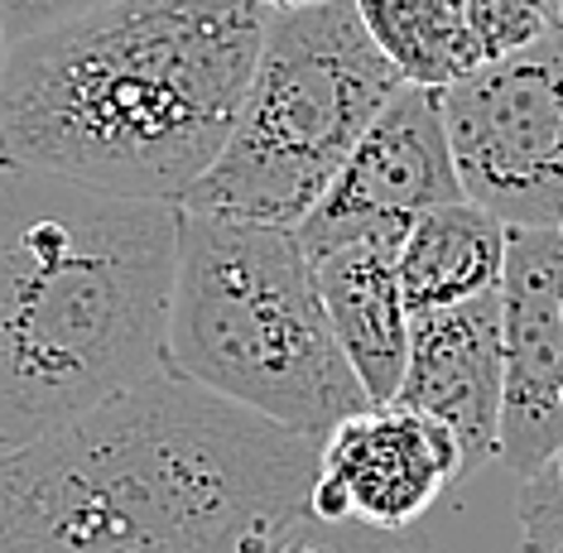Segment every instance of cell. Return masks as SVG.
<instances>
[{
    "label": "cell",
    "instance_id": "6da1fadb",
    "mask_svg": "<svg viewBox=\"0 0 563 553\" xmlns=\"http://www.w3.org/2000/svg\"><path fill=\"white\" fill-rule=\"evenodd\" d=\"M313 477L318 439L150 370L0 453V553H271Z\"/></svg>",
    "mask_w": 563,
    "mask_h": 553
},
{
    "label": "cell",
    "instance_id": "7a4b0ae2",
    "mask_svg": "<svg viewBox=\"0 0 563 553\" xmlns=\"http://www.w3.org/2000/svg\"><path fill=\"white\" fill-rule=\"evenodd\" d=\"M261 34L255 0H117L10 44L0 169L178 208L232 140Z\"/></svg>",
    "mask_w": 563,
    "mask_h": 553
},
{
    "label": "cell",
    "instance_id": "3957f363",
    "mask_svg": "<svg viewBox=\"0 0 563 553\" xmlns=\"http://www.w3.org/2000/svg\"><path fill=\"white\" fill-rule=\"evenodd\" d=\"M178 208L0 169V453L159 370Z\"/></svg>",
    "mask_w": 563,
    "mask_h": 553
},
{
    "label": "cell",
    "instance_id": "277c9868",
    "mask_svg": "<svg viewBox=\"0 0 563 553\" xmlns=\"http://www.w3.org/2000/svg\"><path fill=\"white\" fill-rule=\"evenodd\" d=\"M159 370L318 443L371 409L289 226L178 208Z\"/></svg>",
    "mask_w": 563,
    "mask_h": 553
},
{
    "label": "cell",
    "instance_id": "5b68a950",
    "mask_svg": "<svg viewBox=\"0 0 563 553\" xmlns=\"http://www.w3.org/2000/svg\"><path fill=\"white\" fill-rule=\"evenodd\" d=\"M400 87V68L366 34L356 0L265 10L232 140L178 208L294 231Z\"/></svg>",
    "mask_w": 563,
    "mask_h": 553
},
{
    "label": "cell",
    "instance_id": "8992f818",
    "mask_svg": "<svg viewBox=\"0 0 563 553\" xmlns=\"http://www.w3.org/2000/svg\"><path fill=\"white\" fill-rule=\"evenodd\" d=\"M463 198L510 231L563 226V34L482 63L439 92Z\"/></svg>",
    "mask_w": 563,
    "mask_h": 553
},
{
    "label": "cell",
    "instance_id": "52a82bcc",
    "mask_svg": "<svg viewBox=\"0 0 563 553\" xmlns=\"http://www.w3.org/2000/svg\"><path fill=\"white\" fill-rule=\"evenodd\" d=\"M448 202H463V184L448 150L443 101L433 87L405 82L366 125V135L356 140L309 217L294 226V236L309 261H323L352 241L400 246L419 217Z\"/></svg>",
    "mask_w": 563,
    "mask_h": 553
},
{
    "label": "cell",
    "instance_id": "ba28073f",
    "mask_svg": "<svg viewBox=\"0 0 563 553\" xmlns=\"http://www.w3.org/2000/svg\"><path fill=\"white\" fill-rule=\"evenodd\" d=\"M463 477V447L439 419L405 405H376L342 419L318 443L309 520L395 534Z\"/></svg>",
    "mask_w": 563,
    "mask_h": 553
},
{
    "label": "cell",
    "instance_id": "9c48e42d",
    "mask_svg": "<svg viewBox=\"0 0 563 553\" xmlns=\"http://www.w3.org/2000/svg\"><path fill=\"white\" fill-rule=\"evenodd\" d=\"M501 447L525 482L563 443V226L510 231L501 275Z\"/></svg>",
    "mask_w": 563,
    "mask_h": 553
},
{
    "label": "cell",
    "instance_id": "30bf717a",
    "mask_svg": "<svg viewBox=\"0 0 563 553\" xmlns=\"http://www.w3.org/2000/svg\"><path fill=\"white\" fill-rule=\"evenodd\" d=\"M501 289L409 318V362L390 405L439 419L463 447V472L486 467L501 447Z\"/></svg>",
    "mask_w": 563,
    "mask_h": 553
},
{
    "label": "cell",
    "instance_id": "8fae6325",
    "mask_svg": "<svg viewBox=\"0 0 563 553\" xmlns=\"http://www.w3.org/2000/svg\"><path fill=\"white\" fill-rule=\"evenodd\" d=\"M395 255L400 246H386V241H352L313 261L332 338L362 380L371 409L395 400L409 362V308Z\"/></svg>",
    "mask_w": 563,
    "mask_h": 553
},
{
    "label": "cell",
    "instance_id": "7c38bea8",
    "mask_svg": "<svg viewBox=\"0 0 563 553\" xmlns=\"http://www.w3.org/2000/svg\"><path fill=\"white\" fill-rule=\"evenodd\" d=\"M510 226H501L477 202H448L424 212L405 231L395 269L409 318L433 308H457L501 289Z\"/></svg>",
    "mask_w": 563,
    "mask_h": 553
},
{
    "label": "cell",
    "instance_id": "4fadbf2b",
    "mask_svg": "<svg viewBox=\"0 0 563 553\" xmlns=\"http://www.w3.org/2000/svg\"><path fill=\"white\" fill-rule=\"evenodd\" d=\"M356 15L380 54L415 87L443 92L482 68L463 0H356Z\"/></svg>",
    "mask_w": 563,
    "mask_h": 553
},
{
    "label": "cell",
    "instance_id": "5bb4252c",
    "mask_svg": "<svg viewBox=\"0 0 563 553\" xmlns=\"http://www.w3.org/2000/svg\"><path fill=\"white\" fill-rule=\"evenodd\" d=\"M463 10H467V30L482 63L516 54V48L534 44L540 34L554 30L549 0H463Z\"/></svg>",
    "mask_w": 563,
    "mask_h": 553
},
{
    "label": "cell",
    "instance_id": "9a60e30c",
    "mask_svg": "<svg viewBox=\"0 0 563 553\" xmlns=\"http://www.w3.org/2000/svg\"><path fill=\"white\" fill-rule=\"evenodd\" d=\"M516 516L525 553H563V443L544 467H534L520 482Z\"/></svg>",
    "mask_w": 563,
    "mask_h": 553
},
{
    "label": "cell",
    "instance_id": "2e32d148",
    "mask_svg": "<svg viewBox=\"0 0 563 553\" xmlns=\"http://www.w3.org/2000/svg\"><path fill=\"white\" fill-rule=\"evenodd\" d=\"M107 5H117V0H0V38H5V48L24 44V38L63 30V24L87 20Z\"/></svg>",
    "mask_w": 563,
    "mask_h": 553
},
{
    "label": "cell",
    "instance_id": "e0dca14e",
    "mask_svg": "<svg viewBox=\"0 0 563 553\" xmlns=\"http://www.w3.org/2000/svg\"><path fill=\"white\" fill-rule=\"evenodd\" d=\"M261 10H309V5H328V0H255Z\"/></svg>",
    "mask_w": 563,
    "mask_h": 553
},
{
    "label": "cell",
    "instance_id": "ac0fdd59",
    "mask_svg": "<svg viewBox=\"0 0 563 553\" xmlns=\"http://www.w3.org/2000/svg\"><path fill=\"white\" fill-rule=\"evenodd\" d=\"M549 20H554V30L563 34V0H549Z\"/></svg>",
    "mask_w": 563,
    "mask_h": 553
},
{
    "label": "cell",
    "instance_id": "d6986e66",
    "mask_svg": "<svg viewBox=\"0 0 563 553\" xmlns=\"http://www.w3.org/2000/svg\"><path fill=\"white\" fill-rule=\"evenodd\" d=\"M0 68H5V38H0Z\"/></svg>",
    "mask_w": 563,
    "mask_h": 553
},
{
    "label": "cell",
    "instance_id": "ffe728a7",
    "mask_svg": "<svg viewBox=\"0 0 563 553\" xmlns=\"http://www.w3.org/2000/svg\"><path fill=\"white\" fill-rule=\"evenodd\" d=\"M271 553H275V549H271Z\"/></svg>",
    "mask_w": 563,
    "mask_h": 553
}]
</instances>
